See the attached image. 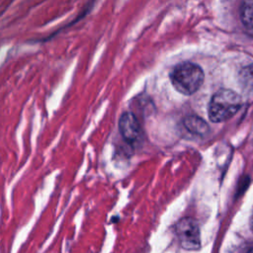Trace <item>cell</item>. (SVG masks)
I'll return each instance as SVG.
<instances>
[{
  "label": "cell",
  "instance_id": "obj_1",
  "mask_svg": "<svg viewBox=\"0 0 253 253\" xmlns=\"http://www.w3.org/2000/svg\"><path fill=\"white\" fill-rule=\"evenodd\" d=\"M205 79L203 69L196 63L181 62L170 73L173 87L183 95H192L202 86Z\"/></svg>",
  "mask_w": 253,
  "mask_h": 253
},
{
  "label": "cell",
  "instance_id": "obj_2",
  "mask_svg": "<svg viewBox=\"0 0 253 253\" xmlns=\"http://www.w3.org/2000/svg\"><path fill=\"white\" fill-rule=\"evenodd\" d=\"M241 97L230 89H220L213 94L209 104V118L212 123L229 120L240 109Z\"/></svg>",
  "mask_w": 253,
  "mask_h": 253
},
{
  "label": "cell",
  "instance_id": "obj_3",
  "mask_svg": "<svg viewBox=\"0 0 253 253\" xmlns=\"http://www.w3.org/2000/svg\"><path fill=\"white\" fill-rule=\"evenodd\" d=\"M175 231L183 248L197 250L201 247L200 229L193 218L184 217L180 219L175 226Z\"/></svg>",
  "mask_w": 253,
  "mask_h": 253
},
{
  "label": "cell",
  "instance_id": "obj_4",
  "mask_svg": "<svg viewBox=\"0 0 253 253\" xmlns=\"http://www.w3.org/2000/svg\"><path fill=\"white\" fill-rule=\"evenodd\" d=\"M119 127L123 137L129 143L137 141L140 137V126L135 116L130 112H126L121 116Z\"/></svg>",
  "mask_w": 253,
  "mask_h": 253
},
{
  "label": "cell",
  "instance_id": "obj_5",
  "mask_svg": "<svg viewBox=\"0 0 253 253\" xmlns=\"http://www.w3.org/2000/svg\"><path fill=\"white\" fill-rule=\"evenodd\" d=\"M184 126L191 132L196 135H205L209 132L208 124L201 118L197 116H188L183 121Z\"/></svg>",
  "mask_w": 253,
  "mask_h": 253
},
{
  "label": "cell",
  "instance_id": "obj_6",
  "mask_svg": "<svg viewBox=\"0 0 253 253\" xmlns=\"http://www.w3.org/2000/svg\"><path fill=\"white\" fill-rule=\"evenodd\" d=\"M240 20L248 30H253V0H243L240 5Z\"/></svg>",
  "mask_w": 253,
  "mask_h": 253
},
{
  "label": "cell",
  "instance_id": "obj_7",
  "mask_svg": "<svg viewBox=\"0 0 253 253\" xmlns=\"http://www.w3.org/2000/svg\"><path fill=\"white\" fill-rule=\"evenodd\" d=\"M240 86L248 92H253V64L242 67L238 72Z\"/></svg>",
  "mask_w": 253,
  "mask_h": 253
},
{
  "label": "cell",
  "instance_id": "obj_8",
  "mask_svg": "<svg viewBox=\"0 0 253 253\" xmlns=\"http://www.w3.org/2000/svg\"><path fill=\"white\" fill-rule=\"evenodd\" d=\"M247 253H253V247L251 249H249V251Z\"/></svg>",
  "mask_w": 253,
  "mask_h": 253
}]
</instances>
